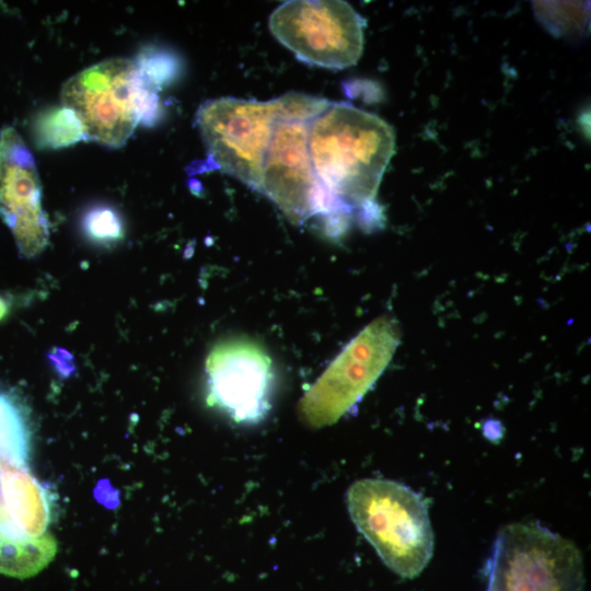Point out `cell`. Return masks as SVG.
<instances>
[{
	"instance_id": "obj_13",
	"label": "cell",
	"mask_w": 591,
	"mask_h": 591,
	"mask_svg": "<svg viewBox=\"0 0 591 591\" xmlns=\"http://www.w3.org/2000/svg\"><path fill=\"white\" fill-rule=\"evenodd\" d=\"M34 131L37 143L45 148L66 147L84 138L80 120L65 106L40 114L35 121Z\"/></svg>"
},
{
	"instance_id": "obj_6",
	"label": "cell",
	"mask_w": 591,
	"mask_h": 591,
	"mask_svg": "<svg viewBox=\"0 0 591 591\" xmlns=\"http://www.w3.org/2000/svg\"><path fill=\"white\" fill-rule=\"evenodd\" d=\"M399 340L398 325L387 315L367 325L300 399L298 414L304 425L323 428L343 417L383 373Z\"/></svg>"
},
{
	"instance_id": "obj_14",
	"label": "cell",
	"mask_w": 591,
	"mask_h": 591,
	"mask_svg": "<svg viewBox=\"0 0 591 591\" xmlns=\"http://www.w3.org/2000/svg\"><path fill=\"white\" fill-rule=\"evenodd\" d=\"M83 229L90 239L109 243L123 235V224L118 215L108 207L91 209L83 219Z\"/></svg>"
},
{
	"instance_id": "obj_2",
	"label": "cell",
	"mask_w": 591,
	"mask_h": 591,
	"mask_svg": "<svg viewBox=\"0 0 591 591\" xmlns=\"http://www.w3.org/2000/svg\"><path fill=\"white\" fill-rule=\"evenodd\" d=\"M331 103L296 92L267 102L220 97L202 103L196 120L208 157L216 166L258 190L276 123L312 120Z\"/></svg>"
},
{
	"instance_id": "obj_7",
	"label": "cell",
	"mask_w": 591,
	"mask_h": 591,
	"mask_svg": "<svg viewBox=\"0 0 591 591\" xmlns=\"http://www.w3.org/2000/svg\"><path fill=\"white\" fill-rule=\"evenodd\" d=\"M364 27L366 20L340 0L286 1L269 16L271 34L299 60L334 70L358 62Z\"/></svg>"
},
{
	"instance_id": "obj_1",
	"label": "cell",
	"mask_w": 591,
	"mask_h": 591,
	"mask_svg": "<svg viewBox=\"0 0 591 591\" xmlns=\"http://www.w3.org/2000/svg\"><path fill=\"white\" fill-rule=\"evenodd\" d=\"M308 148L339 230L343 217L375 206L376 193L395 151L391 125L348 103H331L309 125Z\"/></svg>"
},
{
	"instance_id": "obj_10",
	"label": "cell",
	"mask_w": 591,
	"mask_h": 591,
	"mask_svg": "<svg viewBox=\"0 0 591 591\" xmlns=\"http://www.w3.org/2000/svg\"><path fill=\"white\" fill-rule=\"evenodd\" d=\"M311 120L276 123L263 162L258 192L293 223L320 215L333 221L328 198L311 162L308 135Z\"/></svg>"
},
{
	"instance_id": "obj_12",
	"label": "cell",
	"mask_w": 591,
	"mask_h": 591,
	"mask_svg": "<svg viewBox=\"0 0 591 591\" xmlns=\"http://www.w3.org/2000/svg\"><path fill=\"white\" fill-rule=\"evenodd\" d=\"M31 440L28 407L18 393L0 384V464L27 467Z\"/></svg>"
},
{
	"instance_id": "obj_5",
	"label": "cell",
	"mask_w": 591,
	"mask_h": 591,
	"mask_svg": "<svg viewBox=\"0 0 591 591\" xmlns=\"http://www.w3.org/2000/svg\"><path fill=\"white\" fill-rule=\"evenodd\" d=\"M487 591H584L578 547L534 522L501 529L487 563Z\"/></svg>"
},
{
	"instance_id": "obj_3",
	"label": "cell",
	"mask_w": 591,
	"mask_h": 591,
	"mask_svg": "<svg viewBox=\"0 0 591 591\" xmlns=\"http://www.w3.org/2000/svg\"><path fill=\"white\" fill-rule=\"evenodd\" d=\"M346 501L357 530L391 570L415 578L426 568L434 537L418 493L395 480L364 478L349 487Z\"/></svg>"
},
{
	"instance_id": "obj_15",
	"label": "cell",
	"mask_w": 591,
	"mask_h": 591,
	"mask_svg": "<svg viewBox=\"0 0 591 591\" xmlns=\"http://www.w3.org/2000/svg\"><path fill=\"white\" fill-rule=\"evenodd\" d=\"M136 61L143 77L154 90L169 82L174 74L173 59L162 53L146 51Z\"/></svg>"
},
{
	"instance_id": "obj_8",
	"label": "cell",
	"mask_w": 591,
	"mask_h": 591,
	"mask_svg": "<svg viewBox=\"0 0 591 591\" xmlns=\"http://www.w3.org/2000/svg\"><path fill=\"white\" fill-rule=\"evenodd\" d=\"M47 490L25 466L0 465V573L37 575L57 554Z\"/></svg>"
},
{
	"instance_id": "obj_4",
	"label": "cell",
	"mask_w": 591,
	"mask_h": 591,
	"mask_svg": "<svg viewBox=\"0 0 591 591\" xmlns=\"http://www.w3.org/2000/svg\"><path fill=\"white\" fill-rule=\"evenodd\" d=\"M155 92L136 59L113 58L67 80L60 99L80 120L84 139L119 148L139 123L153 119L158 111Z\"/></svg>"
},
{
	"instance_id": "obj_11",
	"label": "cell",
	"mask_w": 591,
	"mask_h": 591,
	"mask_svg": "<svg viewBox=\"0 0 591 591\" xmlns=\"http://www.w3.org/2000/svg\"><path fill=\"white\" fill-rule=\"evenodd\" d=\"M0 217L20 253L34 257L49 240L35 160L14 127L0 131Z\"/></svg>"
},
{
	"instance_id": "obj_9",
	"label": "cell",
	"mask_w": 591,
	"mask_h": 591,
	"mask_svg": "<svg viewBox=\"0 0 591 591\" xmlns=\"http://www.w3.org/2000/svg\"><path fill=\"white\" fill-rule=\"evenodd\" d=\"M207 403L236 424L254 425L270 409L271 359L258 344L234 338L219 343L206 359Z\"/></svg>"
}]
</instances>
